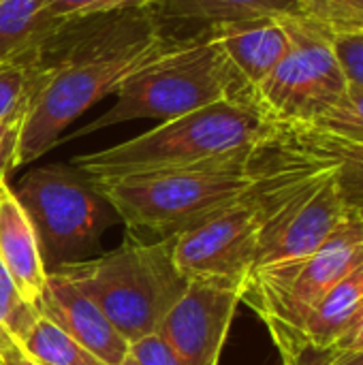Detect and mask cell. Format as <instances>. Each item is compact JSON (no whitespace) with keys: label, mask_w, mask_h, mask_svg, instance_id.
<instances>
[{"label":"cell","mask_w":363,"mask_h":365,"mask_svg":"<svg viewBox=\"0 0 363 365\" xmlns=\"http://www.w3.org/2000/svg\"><path fill=\"white\" fill-rule=\"evenodd\" d=\"M169 38L152 9L105 15L79 32L64 53L49 64H39L21 137L19 167L47 154L60 135L118 86Z\"/></svg>","instance_id":"1"},{"label":"cell","mask_w":363,"mask_h":365,"mask_svg":"<svg viewBox=\"0 0 363 365\" xmlns=\"http://www.w3.org/2000/svg\"><path fill=\"white\" fill-rule=\"evenodd\" d=\"M278 130L252 98L233 96L160 122L128 141L79 154L73 165L88 182L154 171L244 165Z\"/></svg>","instance_id":"2"},{"label":"cell","mask_w":363,"mask_h":365,"mask_svg":"<svg viewBox=\"0 0 363 365\" xmlns=\"http://www.w3.org/2000/svg\"><path fill=\"white\" fill-rule=\"evenodd\" d=\"M113 94L116 103L79 128L75 137L133 120L167 122L233 96L252 98V90L237 75L210 28L195 38L169 41L135 68Z\"/></svg>","instance_id":"3"},{"label":"cell","mask_w":363,"mask_h":365,"mask_svg":"<svg viewBox=\"0 0 363 365\" xmlns=\"http://www.w3.org/2000/svg\"><path fill=\"white\" fill-rule=\"evenodd\" d=\"M171 246L173 237L156 244L131 242L98 259L56 269H62L133 344L158 331L188 287L173 263Z\"/></svg>","instance_id":"4"},{"label":"cell","mask_w":363,"mask_h":365,"mask_svg":"<svg viewBox=\"0 0 363 365\" xmlns=\"http://www.w3.org/2000/svg\"><path fill=\"white\" fill-rule=\"evenodd\" d=\"M128 229L175 237L246 197L255 184L250 163L175 169L90 182Z\"/></svg>","instance_id":"5"},{"label":"cell","mask_w":363,"mask_h":365,"mask_svg":"<svg viewBox=\"0 0 363 365\" xmlns=\"http://www.w3.org/2000/svg\"><path fill=\"white\" fill-rule=\"evenodd\" d=\"M363 261V240L347 220L312 255L252 269L242 302L265 323L282 364L300 357V331L329 289Z\"/></svg>","instance_id":"6"},{"label":"cell","mask_w":363,"mask_h":365,"mask_svg":"<svg viewBox=\"0 0 363 365\" xmlns=\"http://www.w3.org/2000/svg\"><path fill=\"white\" fill-rule=\"evenodd\" d=\"M289 49L252 98L278 128H306L349 90L332 34L304 15L282 17Z\"/></svg>","instance_id":"7"},{"label":"cell","mask_w":363,"mask_h":365,"mask_svg":"<svg viewBox=\"0 0 363 365\" xmlns=\"http://www.w3.org/2000/svg\"><path fill=\"white\" fill-rule=\"evenodd\" d=\"M15 195L34 225L45 267L77 263L116 222L113 210L96 188L64 165L32 169Z\"/></svg>","instance_id":"8"},{"label":"cell","mask_w":363,"mask_h":365,"mask_svg":"<svg viewBox=\"0 0 363 365\" xmlns=\"http://www.w3.org/2000/svg\"><path fill=\"white\" fill-rule=\"evenodd\" d=\"M261 218L250 192L173 237L171 255L186 282L242 289L257 265Z\"/></svg>","instance_id":"9"},{"label":"cell","mask_w":363,"mask_h":365,"mask_svg":"<svg viewBox=\"0 0 363 365\" xmlns=\"http://www.w3.org/2000/svg\"><path fill=\"white\" fill-rule=\"evenodd\" d=\"M240 304L242 289L188 282L156 334L186 365H218Z\"/></svg>","instance_id":"10"},{"label":"cell","mask_w":363,"mask_h":365,"mask_svg":"<svg viewBox=\"0 0 363 365\" xmlns=\"http://www.w3.org/2000/svg\"><path fill=\"white\" fill-rule=\"evenodd\" d=\"M36 308L103 364L120 365L128 355L131 344L62 269L47 272Z\"/></svg>","instance_id":"11"},{"label":"cell","mask_w":363,"mask_h":365,"mask_svg":"<svg viewBox=\"0 0 363 365\" xmlns=\"http://www.w3.org/2000/svg\"><path fill=\"white\" fill-rule=\"evenodd\" d=\"M208 28L252 94L289 49V32L276 15L220 21Z\"/></svg>","instance_id":"12"},{"label":"cell","mask_w":363,"mask_h":365,"mask_svg":"<svg viewBox=\"0 0 363 365\" xmlns=\"http://www.w3.org/2000/svg\"><path fill=\"white\" fill-rule=\"evenodd\" d=\"M0 261L19 295L36 306L49 269L43 263L34 225L9 180L0 182Z\"/></svg>","instance_id":"13"},{"label":"cell","mask_w":363,"mask_h":365,"mask_svg":"<svg viewBox=\"0 0 363 365\" xmlns=\"http://www.w3.org/2000/svg\"><path fill=\"white\" fill-rule=\"evenodd\" d=\"M363 314V261L344 274L306 319L300 331V357L325 355Z\"/></svg>","instance_id":"14"},{"label":"cell","mask_w":363,"mask_h":365,"mask_svg":"<svg viewBox=\"0 0 363 365\" xmlns=\"http://www.w3.org/2000/svg\"><path fill=\"white\" fill-rule=\"evenodd\" d=\"M66 26L47 11L45 0H0V64L41 51Z\"/></svg>","instance_id":"15"},{"label":"cell","mask_w":363,"mask_h":365,"mask_svg":"<svg viewBox=\"0 0 363 365\" xmlns=\"http://www.w3.org/2000/svg\"><path fill=\"white\" fill-rule=\"evenodd\" d=\"M154 6L165 11L169 17L197 19L208 26L265 15H300L297 0H154Z\"/></svg>","instance_id":"16"},{"label":"cell","mask_w":363,"mask_h":365,"mask_svg":"<svg viewBox=\"0 0 363 365\" xmlns=\"http://www.w3.org/2000/svg\"><path fill=\"white\" fill-rule=\"evenodd\" d=\"M308 154L336 165L342 197L349 203L363 199V145L349 143L315 128H280Z\"/></svg>","instance_id":"17"},{"label":"cell","mask_w":363,"mask_h":365,"mask_svg":"<svg viewBox=\"0 0 363 365\" xmlns=\"http://www.w3.org/2000/svg\"><path fill=\"white\" fill-rule=\"evenodd\" d=\"M21 344L43 365H107L41 312L21 336Z\"/></svg>","instance_id":"18"},{"label":"cell","mask_w":363,"mask_h":365,"mask_svg":"<svg viewBox=\"0 0 363 365\" xmlns=\"http://www.w3.org/2000/svg\"><path fill=\"white\" fill-rule=\"evenodd\" d=\"M39 53L34 51L0 64V122L28 109L41 64Z\"/></svg>","instance_id":"19"},{"label":"cell","mask_w":363,"mask_h":365,"mask_svg":"<svg viewBox=\"0 0 363 365\" xmlns=\"http://www.w3.org/2000/svg\"><path fill=\"white\" fill-rule=\"evenodd\" d=\"M300 15L329 34L363 32V0H297Z\"/></svg>","instance_id":"20"},{"label":"cell","mask_w":363,"mask_h":365,"mask_svg":"<svg viewBox=\"0 0 363 365\" xmlns=\"http://www.w3.org/2000/svg\"><path fill=\"white\" fill-rule=\"evenodd\" d=\"M306 128H315L329 137L363 145V88L349 86L347 94L325 115Z\"/></svg>","instance_id":"21"},{"label":"cell","mask_w":363,"mask_h":365,"mask_svg":"<svg viewBox=\"0 0 363 365\" xmlns=\"http://www.w3.org/2000/svg\"><path fill=\"white\" fill-rule=\"evenodd\" d=\"M47 11L66 21L73 24L77 19L96 17V15H111L122 11H135V9H152L154 0H45Z\"/></svg>","instance_id":"22"},{"label":"cell","mask_w":363,"mask_h":365,"mask_svg":"<svg viewBox=\"0 0 363 365\" xmlns=\"http://www.w3.org/2000/svg\"><path fill=\"white\" fill-rule=\"evenodd\" d=\"M36 314H39V308L28 304L19 295L6 267L0 261V327H4L6 331H11L13 336L21 340V336L32 325Z\"/></svg>","instance_id":"23"},{"label":"cell","mask_w":363,"mask_h":365,"mask_svg":"<svg viewBox=\"0 0 363 365\" xmlns=\"http://www.w3.org/2000/svg\"><path fill=\"white\" fill-rule=\"evenodd\" d=\"M332 41L349 86L363 88V32L332 34Z\"/></svg>","instance_id":"24"},{"label":"cell","mask_w":363,"mask_h":365,"mask_svg":"<svg viewBox=\"0 0 363 365\" xmlns=\"http://www.w3.org/2000/svg\"><path fill=\"white\" fill-rule=\"evenodd\" d=\"M24 115L26 111L0 122V182L9 180V173L19 167V137Z\"/></svg>","instance_id":"25"},{"label":"cell","mask_w":363,"mask_h":365,"mask_svg":"<svg viewBox=\"0 0 363 365\" xmlns=\"http://www.w3.org/2000/svg\"><path fill=\"white\" fill-rule=\"evenodd\" d=\"M128 355L139 365H186L158 334L133 342L128 346Z\"/></svg>","instance_id":"26"},{"label":"cell","mask_w":363,"mask_h":365,"mask_svg":"<svg viewBox=\"0 0 363 365\" xmlns=\"http://www.w3.org/2000/svg\"><path fill=\"white\" fill-rule=\"evenodd\" d=\"M0 365H43L21 344L17 336L0 327Z\"/></svg>","instance_id":"27"},{"label":"cell","mask_w":363,"mask_h":365,"mask_svg":"<svg viewBox=\"0 0 363 365\" xmlns=\"http://www.w3.org/2000/svg\"><path fill=\"white\" fill-rule=\"evenodd\" d=\"M363 351V314L344 331L329 353H362ZM327 355V353H325Z\"/></svg>","instance_id":"28"},{"label":"cell","mask_w":363,"mask_h":365,"mask_svg":"<svg viewBox=\"0 0 363 365\" xmlns=\"http://www.w3.org/2000/svg\"><path fill=\"white\" fill-rule=\"evenodd\" d=\"M319 365H363V351L362 353H327Z\"/></svg>","instance_id":"29"},{"label":"cell","mask_w":363,"mask_h":365,"mask_svg":"<svg viewBox=\"0 0 363 365\" xmlns=\"http://www.w3.org/2000/svg\"><path fill=\"white\" fill-rule=\"evenodd\" d=\"M347 207H349V220L353 222V227L357 229V233L363 240V199L355 201V203H349Z\"/></svg>","instance_id":"30"},{"label":"cell","mask_w":363,"mask_h":365,"mask_svg":"<svg viewBox=\"0 0 363 365\" xmlns=\"http://www.w3.org/2000/svg\"><path fill=\"white\" fill-rule=\"evenodd\" d=\"M285 365H319V364H308L306 353H304L302 357H297V359H293V361H289V364H285Z\"/></svg>","instance_id":"31"},{"label":"cell","mask_w":363,"mask_h":365,"mask_svg":"<svg viewBox=\"0 0 363 365\" xmlns=\"http://www.w3.org/2000/svg\"><path fill=\"white\" fill-rule=\"evenodd\" d=\"M120 365H139V364H137V361H135V359H133L131 355H126V357H124V361H122Z\"/></svg>","instance_id":"32"}]
</instances>
